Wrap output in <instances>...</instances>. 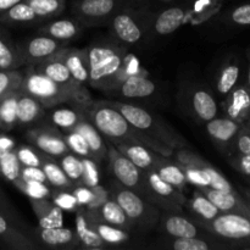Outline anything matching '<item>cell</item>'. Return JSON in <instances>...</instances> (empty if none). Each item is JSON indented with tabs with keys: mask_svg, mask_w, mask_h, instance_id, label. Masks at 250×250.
<instances>
[{
	"mask_svg": "<svg viewBox=\"0 0 250 250\" xmlns=\"http://www.w3.org/2000/svg\"><path fill=\"white\" fill-rule=\"evenodd\" d=\"M83 112L90 122L97 127L107 142L112 144L131 143L142 144L166 158H171L173 149L148 134L134 128L126 117L114 106L110 102L105 100H90L85 106L82 107Z\"/></svg>",
	"mask_w": 250,
	"mask_h": 250,
	"instance_id": "6da1fadb",
	"label": "cell"
},
{
	"mask_svg": "<svg viewBox=\"0 0 250 250\" xmlns=\"http://www.w3.org/2000/svg\"><path fill=\"white\" fill-rule=\"evenodd\" d=\"M87 53L90 87L105 93L115 92L126 50L114 42L98 41L88 46Z\"/></svg>",
	"mask_w": 250,
	"mask_h": 250,
	"instance_id": "7a4b0ae2",
	"label": "cell"
},
{
	"mask_svg": "<svg viewBox=\"0 0 250 250\" xmlns=\"http://www.w3.org/2000/svg\"><path fill=\"white\" fill-rule=\"evenodd\" d=\"M125 117L127 121L138 131L148 134L160 143L170 146L173 150L181 148H189L187 139L181 136L173 127L166 124L160 116L148 111L144 107L131 103L110 102Z\"/></svg>",
	"mask_w": 250,
	"mask_h": 250,
	"instance_id": "3957f363",
	"label": "cell"
},
{
	"mask_svg": "<svg viewBox=\"0 0 250 250\" xmlns=\"http://www.w3.org/2000/svg\"><path fill=\"white\" fill-rule=\"evenodd\" d=\"M110 195L121 205L136 229H141L142 231L155 229L161 215L156 205L119 182L112 183Z\"/></svg>",
	"mask_w": 250,
	"mask_h": 250,
	"instance_id": "277c9868",
	"label": "cell"
},
{
	"mask_svg": "<svg viewBox=\"0 0 250 250\" xmlns=\"http://www.w3.org/2000/svg\"><path fill=\"white\" fill-rule=\"evenodd\" d=\"M20 89L36 98L44 109H50L61 104L77 105L76 98L71 93L42 73L34 65H29L23 72V80Z\"/></svg>",
	"mask_w": 250,
	"mask_h": 250,
	"instance_id": "5b68a950",
	"label": "cell"
},
{
	"mask_svg": "<svg viewBox=\"0 0 250 250\" xmlns=\"http://www.w3.org/2000/svg\"><path fill=\"white\" fill-rule=\"evenodd\" d=\"M107 143V163H109L110 171L117 182L121 183L125 187L129 188L133 192L154 204V195L146 181V171L141 170L137 165H134L127 156H125L116 146L110 142ZM155 205V204H154Z\"/></svg>",
	"mask_w": 250,
	"mask_h": 250,
	"instance_id": "8992f818",
	"label": "cell"
},
{
	"mask_svg": "<svg viewBox=\"0 0 250 250\" xmlns=\"http://www.w3.org/2000/svg\"><path fill=\"white\" fill-rule=\"evenodd\" d=\"M216 238L250 243V217L236 212H220L211 221H194Z\"/></svg>",
	"mask_w": 250,
	"mask_h": 250,
	"instance_id": "52a82bcc",
	"label": "cell"
},
{
	"mask_svg": "<svg viewBox=\"0 0 250 250\" xmlns=\"http://www.w3.org/2000/svg\"><path fill=\"white\" fill-rule=\"evenodd\" d=\"M34 66H36L42 73H44V75L48 76L50 80H53L54 82L58 83L60 87H62L63 89L67 90L68 93H71V94L76 98V102H77L78 106H85V105L92 100L87 88L82 87V85H80L76 82L75 78L72 77V75L70 73L68 68L66 67L63 61L61 60V58L59 56L58 53H56L55 55L51 56V58L46 59V60L42 61V62L37 63V65Z\"/></svg>",
	"mask_w": 250,
	"mask_h": 250,
	"instance_id": "ba28073f",
	"label": "cell"
},
{
	"mask_svg": "<svg viewBox=\"0 0 250 250\" xmlns=\"http://www.w3.org/2000/svg\"><path fill=\"white\" fill-rule=\"evenodd\" d=\"M146 181L154 195V204L159 209L168 212H182L187 198L185 193L164 181L155 170L146 171Z\"/></svg>",
	"mask_w": 250,
	"mask_h": 250,
	"instance_id": "9c48e42d",
	"label": "cell"
},
{
	"mask_svg": "<svg viewBox=\"0 0 250 250\" xmlns=\"http://www.w3.org/2000/svg\"><path fill=\"white\" fill-rule=\"evenodd\" d=\"M26 138L39 151L53 158H61L70 153L67 144L63 139L62 132L51 126L34 127L27 131Z\"/></svg>",
	"mask_w": 250,
	"mask_h": 250,
	"instance_id": "30bf717a",
	"label": "cell"
},
{
	"mask_svg": "<svg viewBox=\"0 0 250 250\" xmlns=\"http://www.w3.org/2000/svg\"><path fill=\"white\" fill-rule=\"evenodd\" d=\"M224 116L238 122L242 126L250 125V88L247 83H238L226 97L222 98Z\"/></svg>",
	"mask_w": 250,
	"mask_h": 250,
	"instance_id": "8fae6325",
	"label": "cell"
},
{
	"mask_svg": "<svg viewBox=\"0 0 250 250\" xmlns=\"http://www.w3.org/2000/svg\"><path fill=\"white\" fill-rule=\"evenodd\" d=\"M19 45L23 54L26 65H37L65 48L66 43L45 36V34H39L28 41H24Z\"/></svg>",
	"mask_w": 250,
	"mask_h": 250,
	"instance_id": "7c38bea8",
	"label": "cell"
},
{
	"mask_svg": "<svg viewBox=\"0 0 250 250\" xmlns=\"http://www.w3.org/2000/svg\"><path fill=\"white\" fill-rule=\"evenodd\" d=\"M242 125L226 116L215 117L207 122V132L210 139L217 149L225 155H229L233 148L237 134L242 128Z\"/></svg>",
	"mask_w": 250,
	"mask_h": 250,
	"instance_id": "4fadbf2b",
	"label": "cell"
},
{
	"mask_svg": "<svg viewBox=\"0 0 250 250\" xmlns=\"http://www.w3.org/2000/svg\"><path fill=\"white\" fill-rule=\"evenodd\" d=\"M159 231L172 238H188V237H202L199 226L193 220L182 216L180 212H168L160 215L158 225Z\"/></svg>",
	"mask_w": 250,
	"mask_h": 250,
	"instance_id": "5bb4252c",
	"label": "cell"
},
{
	"mask_svg": "<svg viewBox=\"0 0 250 250\" xmlns=\"http://www.w3.org/2000/svg\"><path fill=\"white\" fill-rule=\"evenodd\" d=\"M111 32L124 44H137L144 36L139 16L131 11H121L111 20Z\"/></svg>",
	"mask_w": 250,
	"mask_h": 250,
	"instance_id": "9a60e30c",
	"label": "cell"
},
{
	"mask_svg": "<svg viewBox=\"0 0 250 250\" xmlns=\"http://www.w3.org/2000/svg\"><path fill=\"white\" fill-rule=\"evenodd\" d=\"M200 192L204 193L221 212H236L250 217V202L237 190L221 192L210 187H205L200 188Z\"/></svg>",
	"mask_w": 250,
	"mask_h": 250,
	"instance_id": "2e32d148",
	"label": "cell"
},
{
	"mask_svg": "<svg viewBox=\"0 0 250 250\" xmlns=\"http://www.w3.org/2000/svg\"><path fill=\"white\" fill-rule=\"evenodd\" d=\"M116 0H78L75 2L73 11L78 21L92 24L109 19L116 9Z\"/></svg>",
	"mask_w": 250,
	"mask_h": 250,
	"instance_id": "e0dca14e",
	"label": "cell"
},
{
	"mask_svg": "<svg viewBox=\"0 0 250 250\" xmlns=\"http://www.w3.org/2000/svg\"><path fill=\"white\" fill-rule=\"evenodd\" d=\"M58 54L76 82L87 88V85H89V63H88L87 48L77 49L65 46L58 51Z\"/></svg>",
	"mask_w": 250,
	"mask_h": 250,
	"instance_id": "ac0fdd59",
	"label": "cell"
},
{
	"mask_svg": "<svg viewBox=\"0 0 250 250\" xmlns=\"http://www.w3.org/2000/svg\"><path fill=\"white\" fill-rule=\"evenodd\" d=\"M34 236L43 246L51 249H75L80 246L76 232L63 227H54V229L39 227L34 231Z\"/></svg>",
	"mask_w": 250,
	"mask_h": 250,
	"instance_id": "d6986e66",
	"label": "cell"
},
{
	"mask_svg": "<svg viewBox=\"0 0 250 250\" xmlns=\"http://www.w3.org/2000/svg\"><path fill=\"white\" fill-rule=\"evenodd\" d=\"M125 156L129 159L134 165L138 166L143 171L155 170L164 155L151 150L150 148L142 144L120 143L114 144Z\"/></svg>",
	"mask_w": 250,
	"mask_h": 250,
	"instance_id": "ffe728a7",
	"label": "cell"
},
{
	"mask_svg": "<svg viewBox=\"0 0 250 250\" xmlns=\"http://www.w3.org/2000/svg\"><path fill=\"white\" fill-rule=\"evenodd\" d=\"M73 129L80 132L84 137L90 149V153H92V158L98 164L107 160V143L105 142L103 134L98 131L97 127L88 120L85 115L80 120V122L76 125Z\"/></svg>",
	"mask_w": 250,
	"mask_h": 250,
	"instance_id": "44dd1931",
	"label": "cell"
},
{
	"mask_svg": "<svg viewBox=\"0 0 250 250\" xmlns=\"http://www.w3.org/2000/svg\"><path fill=\"white\" fill-rule=\"evenodd\" d=\"M23 65H26V61L21 48L0 23V70H17Z\"/></svg>",
	"mask_w": 250,
	"mask_h": 250,
	"instance_id": "7402d4cb",
	"label": "cell"
},
{
	"mask_svg": "<svg viewBox=\"0 0 250 250\" xmlns=\"http://www.w3.org/2000/svg\"><path fill=\"white\" fill-rule=\"evenodd\" d=\"M83 210H84V214L90 226L97 231V233L109 247L120 246V244H125L129 241V234L127 231L104 222L100 219L97 211H89V210H85L84 208Z\"/></svg>",
	"mask_w": 250,
	"mask_h": 250,
	"instance_id": "603a6c76",
	"label": "cell"
},
{
	"mask_svg": "<svg viewBox=\"0 0 250 250\" xmlns=\"http://www.w3.org/2000/svg\"><path fill=\"white\" fill-rule=\"evenodd\" d=\"M115 90L128 99H142L151 97L156 92V83L146 75L129 76L122 81Z\"/></svg>",
	"mask_w": 250,
	"mask_h": 250,
	"instance_id": "cb8c5ba5",
	"label": "cell"
},
{
	"mask_svg": "<svg viewBox=\"0 0 250 250\" xmlns=\"http://www.w3.org/2000/svg\"><path fill=\"white\" fill-rule=\"evenodd\" d=\"M32 210L38 219L39 227L54 229L63 226L62 210L49 199H29Z\"/></svg>",
	"mask_w": 250,
	"mask_h": 250,
	"instance_id": "d4e9b609",
	"label": "cell"
},
{
	"mask_svg": "<svg viewBox=\"0 0 250 250\" xmlns=\"http://www.w3.org/2000/svg\"><path fill=\"white\" fill-rule=\"evenodd\" d=\"M190 106L198 120L207 124L210 120L215 119L219 114L216 99L214 95L204 88H198L192 93Z\"/></svg>",
	"mask_w": 250,
	"mask_h": 250,
	"instance_id": "484cf974",
	"label": "cell"
},
{
	"mask_svg": "<svg viewBox=\"0 0 250 250\" xmlns=\"http://www.w3.org/2000/svg\"><path fill=\"white\" fill-rule=\"evenodd\" d=\"M241 62L237 58H229L220 67L216 76V92L221 98L226 97L239 83Z\"/></svg>",
	"mask_w": 250,
	"mask_h": 250,
	"instance_id": "4316f807",
	"label": "cell"
},
{
	"mask_svg": "<svg viewBox=\"0 0 250 250\" xmlns=\"http://www.w3.org/2000/svg\"><path fill=\"white\" fill-rule=\"evenodd\" d=\"M76 234L80 244L85 249H106L109 247L90 226L82 207L76 210Z\"/></svg>",
	"mask_w": 250,
	"mask_h": 250,
	"instance_id": "83f0119b",
	"label": "cell"
},
{
	"mask_svg": "<svg viewBox=\"0 0 250 250\" xmlns=\"http://www.w3.org/2000/svg\"><path fill=\"white\" fill-rule=\"evenodd\" d=\"M44 116V106L21 90L17 100V126H31Z\"/></svg>",
	"mask_w": 250,
	"mask_h": 250,
	"instance_id": "f1b7e54d",
	"label": "cell"
},
{
	"mask_svg": "<svg viewBox=\"0 0 250 250\" xmlns=\"http://www.w3.org/2000/svg\"><path fill=\"white\" fill-rule=\"evenodd\" d=\"M0 242L5 247L14 250H34L37 244L15 229L1 214H0Z\"/></svg>",
	"mask_w": 250,
	"mask_h": 250,
	"instance_id": "f546056e",
	"label": "cell"
},
{
	"mask_svg": "<svg viewBox=\"0 0 250 250\" xmlns=\"http://www.w3.org/2000/svg\"><path fill=\"white\" fill-rule=\"evenodd\" d=\"M97 212L103 221L112 225V226H116L127 232L136 229L133 222L129 220V217L127 216L125 210L121 208V205L111 195H110L109 199L105 202V204Z\"/></svg>",
	"mask_w": 250,
	"mask_h": 250,
	"instance_id": "4dcf8cb0",
	"label": "cell"
},
{
	"mask_svg": "<svg viewBox=\"0 0 250 250\" xmlns=\"http://www.w3.org/2000/svg\"><path fill=\"white\" fill-rule=\"evenodd\" d=\"M186 17H187V12L180 6L164 10L156 16L155 21H154V31L160 36H167V34L173 33L182 26Z\"/></svg>",
	"mask_w": 250,
	"mask_h": 250,
	"instance_id": "1f68e13d",
	"label": "cell"
},
{
	"mask_svg": "<svg viewBox=\"0 0 250 250\" xmlns=\"http://www.w3.org/2000/svg\"><path fill=\"white\" fill-rule=\"evenodd\" d=\"M46 177V183L53 186L55 189H72L75 183L63 172L60 164L56 163L55 158L42 153V165Z\"/></svg>",
	"mask_w": 250,
	"mask_h": 250,
	"instance_id": "d6a6232c",
	"label": "cell"
},
{
	"mask_svg": "<svg viewBox=\"0 0 250 250\" xmlns=\"http://www.w3.org/2000/svg\"><path fill=\"white\" fill-rule=\"evenodd\" d=\"M39 33L45 34L60 42H68L81 33V23L70 19H61L50 22L39 29Z\"/></svg>",
	"mask_w": 250,
	"mask_h": 250,
	"instance_id": "836d02e7",
	"label": "cell"
},
{
	"mask_svg": "<svg viewBox=\"0 0 250 250\" xmlns=\"http://www.w3.org/2000/svg\"><path fill=\"white\" fill-rule=\"evenodd\" d=\"M186 207L195 216L194 221H211L221 212L212 204L211 200L198 188L193 193V197L187 200Z\"/></svg>",
	"mask_w": 250,
	"mask_h": 250,
	"instance_id": "e575fe53",
	"label": "cell"
},
{
	"mask_svg": "<svg viewBox=\"0 0 250 250\" xmlns=\"http://www.w3.org/2000/svg\"><path fill=\"white\" fill-rule=\"evenodd\" d=\"M155 171L164 181L172 185L173 187L178 188L182 192L187 190L188 182L187 178H186L185 171H183L182 166L178 165L173 159L164 156L160 163H159L158 167L155 168Z\"/></svg>",
	"mask_w": 250,
	"mask_h": 250,
	"instance_id": "d590c367",
	"label": "cell"
},
{
	"mask_svg": "<svg viewBox=\"0 0 250 250\" xmlns=\"http://www.w3.org/2000/svg\"><path fill=\"white\" fill-rule=\"evenodd\" d=\"M42 21L36 12L26 1H21L14 5L6 11L0 15V23L1 24H29L37 23Z\"/></svg>",
	"mask_w": 250,
	"mask_h": 250,
	"instance_id": "8d00e7d4",
	"label": "cell"
},
{
	"mask_svg": "<svg viewBox=\"0 0 250 250\" xmlns=\"http://www.w3.org/2000/svg\"><path fill=\"white\" fill-rule=\"evenodd\" d=\"M21 89L0 98V131H11L17 126V100Z\"/></svg>",
	"mask_w": 250,
	"mask_h": 250,
	"instance_id": "74e56055",
	"label": "cell"
},
{
	"mask_svg": "<svg viewBox=\"0 0 250 250\" xmlns=\"http://www.w3.org/2000/svg\"><path fill=\"white\" fill-rule=\"evenodd\" d=\"M161 247L173 250H211L225 248V246L214 243L204 237H188V238H172L165 239Z\"/></svg>",
	"mask_w": 250,
	"mask_h": 250,
	"instance_id": "f35d334b",
	"label": "cell"
},
{
	"mask_svg": "<svg viewBox=\"0 0 250 250\" xmlns=\"http://www.w3.org/2000/svg\"><path fill=\"white\" fill-rule=\"evenodd\" d=\"M84 116L82 107L72 105V107H61L51 112V121L61 132L72 131L80 120Z\"/></svg>",
	"mask_w": 250,
	"mask_h": 250,
	"instance_id": "ab89813d",
	"label": "cell"
},
{
	"mask_svg": "<svg viewBox=\"0 0 250 250\" xmlns=\"http://www.w3.org/2000/svg\"><path fill=\"white\" fill-rule=\"evenodd\" d=\"M33 9L41 20L53 19L62 14L65 10V0H24Z\"/></svg>",
	"mask_w": 250,
	"mask_h": 250,
	"instance_id": "60d3db41",
	"label": "cell"
},
{
	"mask_svg": "<svg viewBox=\"0 0 250 250\" xmlns=\"http://www.w3.org/2000/svg\"><path fill=\"white\" fill-rule=\"evenodd\" d=\"M14 186L29 199H49L51 197V189L46 183L37 182V181H24L19 178L15 181Z\"/></svg>",
	"mask_w": 250,
	"mask_h": 250,
	"instance_id": "b9f144b4",
	"label": "cell"
},
{
	"mask_svg": "<svg viewBox=\"0 0 250 250\" xmlns=\"http://www.w3.org/2000/svg\"><path fill=\"white\" fill-rule=\"evenodd\" d=\"M62 167L63 172L67 177L72 181L75 185H82V173H83V163L82 158L73 153H67L62 155L59 161Z\"/></svg>",
	"mask_w": 250,
	"mask_h": 250,
	"instance_id": "7bdbcfd3",
	"label": "cell"
},
{
	"mask_svg": "<svg viewBox=\"0 0 250 250\" xmlns=\"http://www.w3.org/2000/svg\"><path fill=\"white\" fill-rule=\"evenodd\" d=\"M200 168L204 172V175L207 176L210 188L221 190V192H234L236 190L233 186L231 185V182L216 167H214L209 161H207Z\"/></svg>",
	"mask_w": 250,
	"mask_h": 250,
	"instance_id": "ee69618b",
	"label": "cell"
},
{
	"mask_svg": "<svg viewBox=\"0 0 250 250\" xmlns=\"http://www.w3.org/2000/svg\"><path fill=\"white\" fill-rule=\"evenodd\" d=\"M21 167L22 165L15 150L10 151L0 159V175L11 183L21 177Z\"/></svg>",
	"mask_w": 250,
	"mask_h": 250,
	"instance_id": "f6af8a7d",
	"label": "cell"
},
{
	"mask_svg": "<svg viewBox=\"0 0 250 250\" xmlns=\"http://www.w3.org/2000/svg\"><path fill=\"white\" fill-rule=\"evenodd\" d=\"M62 136L71 153L76 154L81 158H92V153H90L88 143L80 132L72 129V131L62 132Z\"/></svg>",
	"mask_w": 250,
	"mask_h": 250,
	"instance_id": "bcb514c9",
	"label": "cell"
},
{
	"mask_svg": "<svg viewBox=\"0 0 250 250\" xmlns=\"http://www.w3.org/2000/svg\"><path fill=\"white\" fill-rule=\"evenodd\" d=\"M23 72L19 70H0V98L20 90Z\"/></svg>",
	"mask_w": 250,
	"mask_h": 250,
	"instance_id": "7dc6e473",
	"label": "cell"
},
{
	"mask_svg": "<svg viewBox=\"0 0 250 250\" xmlns=\"http://www.w3.org/2000/svg\"><path fill=\"white\" fill-rule=\"evenodd\" d=\"M50 199L62 211L76 212V210L81 208L71 189H55L54 192H51Z\"/></svg>",
	"mask_w": 250,
	"mask_h": 250,
	"instance_id": "c3c4849f",
	"label": "cell"
},
{
	"mask_svg": "<svg viewBox=\"0 0 250 250\" xmlns=\"http://www.w3.org/2000/svg\"><path fill=\"white\" fill-rule=\"evenodd\" d=\"M83 163V173H82V185L92 188L99 185L100 182V171L98 163L92 158H82Z\"/></svg>",
	"mask_w": 250,
	"mask_h": 250,
	"instance_id": "681fc988",
	"label": "cell"
},
{
	"mask_svg": "<svg viewBox=\"0 0 250 250\" xmlns=\"http://www.w3.org/2000/svg\"><path fill=\"white\" fill-rule=\"evenodd\" d=\"M15 151L22 166L42 165V151H39L36 146H20L15 148Z\"/></svg>",
	"mask_w": 250,
	"mask_h": 250,
	"instance_id": "f907efd6",
	"label": "cell"
},
{
	"mask_svg": "<svg viewBox=\"0 0 250 250\" xmlns=\"http://www.w3.org/2000/svg\"><path fill=\"white\" fill-rule=\"evenodd\" d=\"M227 156V161L229 165L238 171L241 175L250 178V155L249 154L238 153V151H232Z\"/></svg>",
	"mask_w": 250,
	"mask_h": 250,
	"instance_id": "816d5d0a",
	"label": "cell"
},
{
	"mask_svg": "<svg viewBox=\"0 0 250 250\" xmlns=\"http://www.w3.org/2000/svg\"><path fill=\"white\" fill-rule=\"evenodd\" d=\"M227 20L236 26H250V4H243L232 9Z\"/></svg>",
	"mask_w": 250,
	"mask_h": 250,
	"instance_id": "f5cc1de1",
	"label": "cell"
},
{
	"mask_svg": "<svg viewBox=\"0 0 250 250\" xmlns=\"http://www.w3.org/2000/svg\"><path fill=\"white\" fill-rule=\"evenodd\" d=\"M92 200L87 207H84V209L89 210V211H98L110 198V190L100 186L99 183V185L92 187Z\"/></svg>",
	"mask_w": 250,
	"mask_h": 250,
	"instance_id": "db71d44e",
	"label": "cell"
},
{
	"mask_svg": "<svg viewBox=\"0 0 250 250\" xmlns=\"http://www.w3.org/2000/svg\"><path fill=\"white\" fill-rule=\"evenodd\" d=\"M183 171H185L186 178L189 185L194 186L195 188H205L209 187V181H208L207 176L202 171V168L190 167V166H182Z\"/></svg>",
	"mask_w": 250,
	"mask_h": 250,
	"instance_id": "11a10c76",
	"label": "cell"
},
{
	"mask_svg": "<svg viewBox=\"0 0 250 250\" xmlns=\"http://www.w3.org/2000/svg\"><path fill=\"white\" fill-rule=\"evenodd\" d=\"M232 151H238V153L249 154L250 155V125L242 127L239 133L237 134Z\"/></svg>",
	"mask_w": 250,
	"mask_h": 250,
	"instance_id": "9f6ffc18",
	"label": "cell"
},
{
	"mask_svg": "<svg viewBox=\"0 0 250 250\" xmlns=\"http://www.w3.org/2000/svg\"><path fill=\"white\" fill-rule=\"evenodd\" d=\"M20 178L24 181H37V182L46 183L45 173L41 166H22Z\"/></svg>",
	"mask_w": 250,
	"mask_h": 250,
	"instance_id": "6f0895ef",
	"label": "cell"
},
{
	"mask_svg": "<svg viewBox=\"0 0 250 250\" xmlns=\"http://www.w3.org/2000/svg\"><path fill=\"white\" fill-rule=\"evenodd\" d=\"M71 192L73 193V195L77 199L78 205L82 208L87 207L90 200H92V188L87 187L84 185H75Z\"/></svg>",
	"mask_w": 250,
	"mask_h": 250,
	"instance_id": "680465c9",
	"label": "cell"
},
{
	"mask_svg": "<svg viewBox=\"0 0 250 250\" xmlns=\"http://www.w3.org/2000/svg\"><path fill=\"white\" fill-rule=\"evenodd\" d=\"M15 148H16V142L7 134L0 133V159L10 151L15 150Z\"/></svg>",
	"mask_w": 250,
	"mask_h": 250,
	"instance_id": "91938a15",
	"label": "cell"
},
{
	"mask_svg": "<svg viewBox=\"0 0 250 250\" xmlns=\"http://www.w3.org/2000/svg\"><path fill=\"white\" fill-rule=\"evenodd\" d=\"M23 1V0H0V15L4 11H6L7 9H10L14 5L19 4V2Z\"/></svg>",
	"mask_w": 250,
	"mask_h": 250,
	"instance_id": "94428289",
	"label": "cell"
},
{
	"mask_svg": "<svg viewBox=\"0 0 250 250\" xmlns=\"http://www.w3.org/2000/svg\"><path fill=\"white\" fill-rule=\"evenodd\" d=\"M247 60H248V70H247V85L250 88V48L247 50Z\"/></svg>",
	"mask_w": 250,
	"mask_h": 250,
	"instance_id": "6125c7cd",
	"label": "cell"
},
{
	"mask_svg": "<svg viewBox=\"0 0 250 250\" xmlns=\"http://www.w3.org/2000/svg\"><path fill=\"white\" fill-rule=\"evenodd\" d=\"M241 192H242V194H243L244 197H246L247 199H248L250 202V188L241 187Z\"/></svg>",
	"mask_w": 250,
	"mask_h": 250,
	"instance_id": "be15d7a7",
	"label": "cell"
},
{
	"mask_svg": "<svg viewBox=\"0 0 250 250\" xmlns=\"http://www.w3.org/2000/svg\"><path fill=\"white\" fill-rule=\"evenodd\" d=\"M163 1H168V0H163Z\"/></svg>",
	"mask_w": 250,
	"mask_h": 250,
	"instance_id": "e7e4bbea",
	"label": "cell"
}]
</instances>
